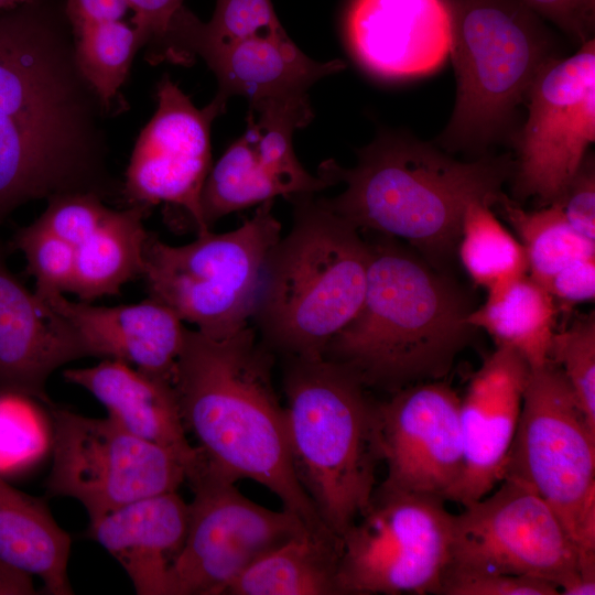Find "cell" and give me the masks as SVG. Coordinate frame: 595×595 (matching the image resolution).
<instances>
[{
  "label": "cell",
  "mask_w": 595,
  "mask_h": 595,
  "mask_svg": "<svg viewBox=\"0 0 595 595\" xmlns=\"http://www.w3.org/2000/svg\"><path fill=\"white\" fill-rule=\"evenodd\" d=\"M461 398L445 380L402 388L378 404L382 487L445 500L463 468Z\"/></svg>",
  "instance_id": "16"
},
{
  "label": "cell",
  "mask_w": 595,
  "mask_h": 595,
  "mask_svg": "<svg viewBox=\"0 0 595 595\" xmlns=\"http://www.w3.org/2000/svg\"><path fill=\"white\" fill-rule=\"evenodd\" d=\"M218 82L216 96H244L250 105L306 97L318 79L345 68L340 60L317 62L306 56L284 29L257 34L202 51Z\"/></svg>",
  "instance_id": "23"
},
{
  "label": "cell",
  "mask_w": 595,
  "mask_h": 595,
  "mask_svg": "<svg viewBox=\"0 0 595 595\" xmlns=\"http://www.w3.org/2000/svg\"><path fill=\"white\" fill-rule=\"evenodd\" d=\"M291 230L272 249L251 317L286 357H322L365 295L369 244L314 195L291 199Z\"/></svg>",
  "instance_id": "4"
},
{
  "label": "cell",
  "mask_w": 595,
  "mask_h": 595,
  "mask_svg": "<svg viewBox=\"0 0 595 595\" xmlns=\"http://www.w3.org/2000/svg\"><path fill=\"white\" fill-rule=\"evenodd\" d=\"M283 389L295 475L325 527L340 539L377 487L379 401L353 372L323 356L286 357Z\"/></svg>",
  "instance_id": "5"
},
{
  "label": "cell",
  "mask_w": 595,
  "mask_h": 595,
  "mask_svg": "<svg viewBox=\"0 0 595 595\" xmlns=\"http://www.w3.org/2000/svg\"><path fill=\"white\" fill-rule=\"evenodd\" d=\"M72 30L106 21L121 20L129 9L126 0H65Z\"/></svg>",
  "instance_id": "40"
},
{
  "label": "cell",
  "mask_w": 595,
  "mask_h": 595,
  "mask_svg": "<svg viewBox=\"0 0 595 595\" xmlns=\"http://www.w3.org/2000/svg\"><path fill=\"white\" fill-rule=\"evenodd\" d=\"M313 119L307 97L250 105L247 130L208 173L201 208L205 225L226 215L274 201L314 195L332 186L299 162L293 132Z\"/></svg>",
  "instance_id": "15"
},
{
  "label": "cell",
  "mask_w": 595,
  "mask_h": 595,
  "mask_svg": "<svg viewBox=\"0 0 595 595\" xmlns=\"http://www.w3.org/2000/svg\"><path fill=\"white\" fill-rule=\"evenodd\" d=\"M553 203L559 205L567 224L578 236L595 244V162L593 154H586L575 175Z\"/></svg>",
  "instance_id": "36"
},
{
  "label": "cell",
  "mask_w": 595,
  "mask_h": 595,
  "mask_svg": "<svg viewBox=\"0 0 595 595\" xmlns=\"http://www.w3.org/2000/svg\"><path fill=\"white\" fill-rule=\"evenodd\" d=\"M52 466L48 496L77 500L89 521L132 501L177 491L195 467L176 453L130 434L109 416L48 405Z\"/></svg>",
  "instance_id": "10"
},
{
  "label": "cell",
  "mask_w": 595,
  "mask_h": 595,
  "mask_svg": "<svg viewBox=\"0 0 595 595\" xmlns=\"http://www.w3.org/2000/svg\"><path fill=\"white\" fill-rule=\"evenodd\" d=\"M339 539L307 531L273 549L249 566L229 595H340Z\"/></svg>",
  "instance_id": "27"
},
{
  "label": "cell",
  "mask_w": 595,
  "mask_h": 595,
  "mask_svg": "<svg viewBox=\"0 0 595 595\" xmlns=\"http://www.w3.org/2000/svg\"><path fill=\"white\" fill-rule=\"evenodd\" d=\"M32 575L0 559V595L35 594Z\"/></svg>",
  "instance_id": "41"
},
{
  "label": "cell",
  "mask_w": 595,
  "mask_h": 595,
  "mask_svg": "<svg viewBox=\"0 0 595 595\" xmlns=\"http://www.w3.org/2000/svg\"><path fill=\"white\" fill-rule=\"evenodd\" d=\"M273 201L238 228L173 246L149 234L142 278L149 295L213 338L249 325L268 258L281 238Z\"/></svg>",
  "instance_id": "7"
},
{
  "label": "cell",
  "mask_w": 595,
  "mask_h": 595,
  "mask_svg": "<svg viewBox=\"0 0 595 595\" xmlns=\"http://www.w3.org/2000/svg\"><path fill=\"white\" fill-rule=\"evenodd\" d=\"M554 298L523 274L488 290L485 303L472 310L466 322L486 331L497 343L517 350L530 368L549 361L555 333Z\"/></svg>",
  "instance_id": "26"
},
{
  "label": "cell",
  "mask_w": 595,
  "mask_h": 595,
  "mask_svg": "<svg viewBox=\"0 0 595 595\" xmlns=\"http://www.w3.org/2000/svg\"><path fill=\"white\" fill-rule=\"evenodd\" d=\"M89 356L75 328L10 271L0 244V390L48 405L51 375Z\"/></svg>",
  "instance_id": "19"
},
{
  "label": "cell",
  "mask_w": 595,
  "mask_h": 595,
  "mask_svg": "<svg viewBox=\"0 0 595 595\" xmlns=\"http://www.w3.org/2000/svg\"><path fill=\"white\" fill-rule=\"evenodd\" d=\"M76 62L84 77L111 116L125 107L121 87L140 51L137 30L121 20L73 29Z\"/></svg>",
  "instance_id": "30"
},
{
  "label": "cell",
  "mask_w": 595,
  "mask_h": 595,
  "mask_svg": "<svg viewBox=\"0 0 595 595\" xmlns=\"http://www.w3.org/2000/svg\"><path fill=\"white\" fill-rule=\"evenodd\" d=\"M368 244L363 303L323 357L388 393L444 379L476 329L466 322V295L396 238Z\"/></svg>",
  "instance_id": "3"
},
{
  "label": "cell",
  "mask_w": 595,
  "mask_h": 595,
  "mask_svg": "<svg viewBox=\"0 0 595 595\" xmlns=\"http://www.w3.org/2000/svg\"><path fill=\"white\" fill-rule=\"evenodd\" d=\"M12 245L26 260L37 296L71 291L75 271V248L71 244L34 220L17 231Z\"/></svg>",
  "instance_id": "33"
},
{
  "label": "cell",
  "mask_w": 595,
  "mask_h": 595,
  "mask_svg": "<svg viewBox=\"0 0 595 595\" xmlns=\"http://www.w3.org/2000/svg\"><path fill=\"white\" fill-rule=\"evenodd\" d=\"M452 17L451 58L456 99L437 138L446 152L473 159L516 134L518 107L551 61L554 35L521 0H446Z\"/></svg>",
  "instance_id": "6"
},
{
  "label": "cell",
  "mask_w": 595,
  "mask_h": 595,
  "mask_svg": "<svg viewBox=\"0 0 595 595\" xmlns=\"http://www.w3.org/2000/svg\"><path fill=\"white\" fill-rule=\"evenodd\" d=\"M510 154L459 161L403 133L385 132L358 151L355 166L329 159L318 175L345 190L323 204L357 229L403 239L434 268L447 262L461 238L467 206H493L511 177Z\"/></svg>",
  "instance_id": "2"
},
{
  "label": "cell",
  "mask_w": 595,
  "mask_h": 595,
  "mask_svg": "<svg viewBox=\"0 0 595 595\" xmlns=\"http://www.w3.org/2000/svg\"><path fill=\"white\" fill-rule=\"evenodd\" d=\"M194 493L169 595H221L256 561L311 531L293 512L245 497L236 480L201 463L186 480Z\"/></svg>",
  "instance_id": "11"
},
{
  "label": "cell",
  "mask_w": 595,
  "mask_h": 595,
  "mask_svg": "<svg viewBox=\"0 0 595 595\" xmlns=\"http://www.w3.org/2000/svg\"><path fill=\"white\" fill-rule=\"evenodd\" d=\"M273 363L250 325L223 338L186 327L172 380L185 430L206 467L261 484L311 531L332 533L295 475Z\"/></svg>",
  "instance_id": "1"
},
{
  "label": "cell",
  "mask_w": 595,
  "mask_h": 595,
  "mask_svg": "<svg viewBox=\"0 0 595 595\" xmlns=\"http://www.w3.org/2000/svg\"><path fill=\"white\" fill-rule=\"evenodd\" d=\"M37 298L75 328L91 356L122 360L147 374L173 380L186 326L161 301L149 296L134 304L98 306L71 301L63 293Z\"/></svg>",
  "instance_id": "20"
},
{
  "label": "cell",
  "mask_w": 595,
  "mask_h": 595,
  "mask_svg": "<svg viewBox=\"0 0 595 595\" xmlns=\"http://www.w3.org/2000/svg\"><path fill=\"white\" fill-rule=\"evenodd\" d=\"M515 137L513 196L553 203L595 140V41L548 63L531 84Z\"/></svg>",
  "instance_id": "12"
},
{
  "label": "cell",
  "mask_w": 595,
  "mask_h": 595,
  "mask_svg": "<svg viewBox=\"0 0 595 595\" xmlns=\"http://www.w3.org/2000/svg\"><path fill=\"white\" fill-rule=\"evenodd\" d=\"M493 206L520 238L530 277L547 288L551 278L570 262L595 256V244L578 236L555 203L526 210L500 192Z\"/></svg>",
  "instance_id": "29"
},
{
  "label": "cell",
  "mask_w": 595,
  "mask_h": 595,
  "mask_svg": "<svg viewBox=\"0 0 595 595\" xmlns=\"http://www.w3.org/2000/svg\"><path fill=\"white\" fill-rule=\"evenodd\" d=\"M453 519L439 497L376 487L339 539V594H439L451 563Z\"/></svg>",
  "instance_id": "9"
},
{
  "label": "cell",
  "mask_w": 595,
  "mask_h": 595,
  "mask_svg": "<svg viewBox=\"0 0 595 595\" xmlns=\"http://www.w3.org/2000/svg\"><path fill=\"white\" fill-rule=\"evenodd\" d=\"M64 379L94 396L119 426L145 442L172 451L195 468L201 461L190 443L173 382L106 358L90 367L66 369Z\"/></svg>",
  "instance_id": "22"
},
{
  "label": "cell",
  "mask_w": 595,
  "mask_h": 595,
  "mask_svg": "<svg viewBox=\"0 0 595 595\" xmlns=\"http://www.w3.org/2000/svg\"><path fill=\"white\" fill-rule=\"evenodd\" d=\"M529 372L517 350L497 346L473 374L459 407L463 468L445 501L469 505L504 479Z\"/></svg>",
  "instance_id": "17"
},
{
  "label": "cell",
  "mask_w": 595,
  "mask_h": 595,
  "mask_svg": "<svg viewBox=\"0 0 595 595\" xmlns=\"http://www.w3.org/2000/svg\"><path fill=\"white\" fill-rule=\"evenodd\" d=\"M544 21L554 24L575 44L593 40L595 0H521Z\"/></svg>",
  "instance_id": "38"
},
{
  "label": "cell",
  "mask_w": 595,
  "mask_h": 595,
  "mask_svg": "<svg viewBox=\"0 0 595 595\" xmlns=\"http://www.w3.org/2000/svg\"><path fill=\"white\" fill-rule=\"evenodd\" d=\"M553 298L577 303L593 301L595 296V256L576 259L549 281L545 288Z\"/></svg>",
  "instance_id": "39"
},
{
  "label": "cell",
  "mask_w": 595,
  "mask_h": 595,
  "mask_svg": "<svg viewBox=\"0 0 595 595\" xmlns=\"http://www.w3.org/2000/svg\"><path fill=\"white\" fill-rule=\"evenodd\" d=\"M188 504L171 491L89 521L87 534L122 566L139 595H169L170 572L187 531Z\"/></svg>",
  "instance_id": "21"
},
{
  "label": "cell",
  "mask_w": 595,
  "mask_h": 595,
  "mask_svg": "<svg viewBox=\"0 0 595 595\" xmlns=\"http://www.w3.org/2000/svg\"><path fill=\"white\" fill-rule=\"evenodd\" d=\"M457 252L466 272L487 291L528 271L521 244L482 202L464 213Z\"/></svg>",
  "instance_id": "31"
},
{
  "label": "cell",
  "mask_w": 595,
  "mask_h": 595,
  "mask_svg": "<svg viewBox=\"0 0 595 595\" xmlns=\"http://www.w3.org/2000/svg\"><path fill=\"white\" fill-rule=\"evenodd\" d=\"M32 0H0V12L14 9Z\"/></svg>",
  "instance_id": "42"
},
{
  "label": "cell",
  "mask_w": 595,
  "mask_h": 595,
  "mask_svg": "<svg viewBox=\"0 0 595 595\" xmlns=\"http://www.w3.org/2000/svg\"><path fill=\"white\" fill-rule=\"evenodd\" d=\"M505 477L552 508L577 550L580 573L595 576V430L551 361L530 368Z\"/></svg>",
  "instance_id": "8"
},
{
  "label": "cell",
  "mask_w": 595,
  "mask_h": 595,
  "mask_svg": "<svg viewBox=\"0 0 595 595\" xmlns=\"http://www.w3.org/2000/svg\"><path fill=\"white\" fill-rule=\"evenodd\" d=\"M72 539L46 505L0 477V559L42 581L52 595H71Z\"/></svg>",
  "instance_id": "24"
},
{
  "label": "cell",
  "mask_w": 595,
  "mask_h": 595,
  "mask_svg": "<svg viewBox=\"0 0 595 595\" xmlns=\"http://www.w3.org/2000/svg\"><path fill=\"white\" fill-rule=\"evenodd\" d=\"M110 209L97 194L68 193L48 199L35 221L76 248L97 229Z\"/></svg>",
  "instance_id": "34"
},
{
  "label": "cell",
  "mask_w": 595,
  "mask_h": 595,
  "mask_svg": "<svg viewBox=\"0 0 595 595\" xmlns=\"http://www.w3.org/2000/svg\"><path fill=\"white\" fill-rule=\"evenodd\" d=\"M133 12L131 24L138 32L140 50L151 64L161 63L169 28L184 0H126Z\"/></svg>",
  "instance_id": "37"
},
{
  "label": "cell",
  "mask_w": 595,
  "mask_h": 595,
  "mask_svg": "<svg viewBox=\"0 0 595 595\" xmlns=\"http://www.w3.org/2000/svg\"><path fill=\"white\" fill-rule=\"evenodd\" d=\"M558 587L540 578L500 573L447 570L439 595H558Z\"/></svg>",
  "instance_id": "35"
},
{
  "label": "cell",
  "mask_w": 595,
  "mask_h": 595,
  "mask_svg": "<svg viewBox=\"0 0 595 595\" xmlns=\"http://www.w3.org/2000/svg\"><path fill=\"white\" fill-rule=\"evenodd\" d=\"M549 361L562 370L578 408L595 430V316L576 320L569 328L555 332Z\"/></svg>",
  "instance_id": "32"
},
{
  "label": "cell",
  "mask_w": 595,
  "mask_h": 595,
  "mask_svg": "<svg viewBox=\"0 0 595 595\" xmlns=\"http://www.w3.org/2000/svg\"><path fill=\"white\" fill-rule=\"evenodd\" d=\"M150 208H111L97 229L75 248L71 293L91 302L120 292L127 282L142 277L149 236L143 220Z\"/></svg>",
  "instance_id": "25"
},
{
  "label": "cell",
  "mask_w": 595,
  "mask_h": 595,
  "mask_svg": "<svg viewBox=\"0 0 595 595\" xmlns=\"http://www.w3.org/2000/svg\"><path fill=\"white\" fill-rule=\"evenodd\" d=\"M497 486L454 515L447 570L530 576L559 589L580 572L573 541L528 485L505 477Z\"/></svg>",
  "instance_id": "13"
},
{
  "label": "cell",
  "mask_w": 595,
  "mask_h": 595,
  "mask_svg": "<svg viewBox=\"0 0 595 595\" xmlns=\"http://www.w3.org/2000/svg\"><path fill=\"white\" fill-rule=\"evenodd\" d=\"M279 29L282 25L271 0H216L208 22L183 7L169 28L162 61L191 65L204 50Z\"/></svg>",
  "instance_id": "28"
},
{
  "label": "cell",
  "mask_w": 595,
  "mask_h": 595,
  "mask_svg": "<svg viewBox=\"0 0 595 595\" xmlns=\"http://www.w3.org/2000/svg\"><path fill=\"white\" fill-rule=\"evenodd\" d=\"M345 34L367 72L408 79L434 72L446 60L452 17L446 0H353Z\"/></svg>",
  "instance_id": "18"
},
{
  "label": "cell",
  "mask_w": 595,
  "mask_h": 595,
  "mask_svg": "<svg viewBox=\"0 0 595 595\" xmlns=\"http://www.w3.org/2000/svg\"><path fill=\"white\" fill-rule=\"evenodd\" d=\"M158 107L140 132L122 183L128 206L166 204L182 210L197 235L204 223L201 197L212 169L210 127L227 100L215 96L204 108L165 74L156 85Z\"/></svg>",
  "instance_id": "14"
}]
</instances>
